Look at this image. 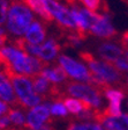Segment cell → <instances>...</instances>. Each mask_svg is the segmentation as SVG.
Listing matches in <instances>:
<instances>
[{
    "label": "cell",
    "instance_id": "obj_1",
    "mask_svg": "<svg viewBox=\"0 0 128 130\" xmlns=\"http://www.w3.org/2000/svg\"><path fill=\"white\" fill-rule=\"evenodd\" d=\"M31 12L20 1L12 3L7 15V29L15 36L25 35L34 21Z\"/></svg>",
    "mask_w": 128,
    "mask_h": 130
},
{
    "label": "cell",
    "instance_id": "obj_23",
    "mask_svg": "<svg viewBox=\"0 0 128 130\" xmlns=\"http://www.w3.org/2000/svg\"><path fill=\"white\" fill-rule=\"evenodd\" d=\"M121 45L122 48H128V31H126L121 36Z\"/></svg>",
    "mask_w": 128,
    "mask_h": 130
},
{
    "label": "cell",
    "instance_id": "obj_2",
    "mask_svg": "<svg viewBox=\"0 0 128 130\" xmlns=\"http://www.w3.org/2000/svg\"><path fill=\"white\" fill-rule=\"evenodd\" d=\"M80 58L89 65L91 72L95 77L100 79L101 81L110 84H120L122 79V73L115 68L114 65L106 62L97 60L92 54L87 51L80 52Z\"/></svg>",
    "mask_w": 128,
    "mask_h": 130
},
{
    "label": "cell",
    "instance_id": "obj_14",
    "mask_svg": "<svg viewBox=\"0 0 128 130\" xmlns=\"http://www.w3.org/2000/svg\"><path fill=\"white\" fill-rule=\"evenodd\" d=\"M40 76L46 78L48 81H51L52 84H57V83H62L64 80L67 79V73L64 69L58 65L56 68H46L39 73Z\"/></svg>",
    "mask_w": 128,
    "mask_h": 130
},
{
    "label": "cell",
    "instance_id": "obj_10",
    "mask_svg": "<svg viewBox=\"0 0 128 130\" xmlns=\"http://www.w3.org/2000/svg\"><path fill=\"white\" fill-rule=\"evenodd\" d=\"M98 54L103 59L106 60V63L114 64L118 59L121 58V55H123V50L113 43H103L98 48Z\"/></svg>",
    "mask_w": 128,
    "mask_h": 130
},
{
    "label": "cell",
    "instance_id": "obj_12",
    "mask_svg": "<svg viewBox=\"0 0 128 130\" xmlns=\"http://www.w3.org/2000/svg\"><path fill=\"white\" fill-rule=\"evenodd\" d=\"M46 36L45 29L43 27L40 22L38 21H34L31 23V26L29 27V29L25 32V40L29 42V43L34 44V45H37V44L42 43L44 38Z\"/></svg>",
    "mask_w": 128,
    "mask_h": 130
},
{
    "label": "cell",
    "instance_id": "obj_13",
    "mask_svg": "<svg viewBox=\"0 0 128 130\" xmlns=\"http://www.w3.org/2000/svg\"><path fill=\"white\" fill-rule=\"evenodd\" d=\"M22 1L27 5V7L31 8L34 12H36L38 15H40V18L44 21L46 22L53 21V18H52V15L46 8L45 0H22Z\"/></svg>",
    "mask_w": 128,
    "mask_h": 130
},
{
    "label": "cell",
    "instance_id": "obj_28",
    "mask_svg": "<svg viewBox=\"0 0 128 130\" xmlns=\"http://www.w3.org/2000/svg\"><path fill=\"white\" fill-rule=\"evenodd\" d=\"M0 68H1V65H0Z\"/></svg>",
    "mask_w": 128,
    "mask_h": 130
},
{
    "label": "cell",
    "instance_id": "obj_5",
    "mask_svg": "<svg viewBox=\"0 0 128 130\" xmlns=\"http://www.w3.org/2000/svg\"><path fill=\"white\" fill-rule=\"evenodd\" d=\"M59 65L72 78L78 79V80L88 81L89 84L92 80V73L89 72L84 65L76 62V60L70 58V57L66 56V55H61L59 57Z\"/></svg>",
    "mask_w": 128,
    "mask_h": 130
},
{
    "label": "cell",
    "instance_id": "obj_17",
    "mask_svg": "<svg viewBox=\"0 0 128 130\" xmlns=\"http://www.w3.org/2000/svg\"><path fill=\"white\" fill-rule=\"evenodd\" d=\"M104 93H105V96H106L111 102H121V100L125 98V94H123L122 91H118V89L109 88V89H106Z\"/></svg>",
    "mask_w": 128,
    "mask_h": 130
},
{
    "label": "cell",
    "instance_id": "obj_27",
    "mask_svg": "<svg viewBox=\"0 0 128 130\" xmlns=\"http://www.w3.org/2000/svg\"><path fill=\"white\" fill-rule=\"evenodd\" d=\"M127 84H128V78H127Z\"/></svg>",
    "mask_w": 128,
    "mask_h": 130
},
{
    "label": "cell",
    "instance_id": "obj_26",
    "mask_svg": "<svg viewBox=\"0 0 128 130\" xmlns=\"http://www.w3.org/2000/svg\"><path fill=\"white\" fill-rule=\"evenodd\" d=\"M103 130H110V129H103Z\"/></svg>",
    "mask_w": 128,
    "mask_h": 130
},
{
    "label": "cell",
    "instance_id": "obj_22",
    "mask_svg": "<svg viewBox=\"0 0 128 130\" xmlns=\"http://www.w3.org/2000/svg\"><path fill=\"white\" fill-rule=\"evenodd\" d=\"M8 110H9V108H8L7 103L4 102V101L0 99V117L4 116V115H6Z\"/></svg>",
    "mask_w": 128,
    "mask_h": 130
},
{
    "label": "cell",
    "instance_id": "obj_4",
    "mask_svg": "<svg viewBox=\"0 0 128 130\" xmlns=\"http://www.w3.org/2000/svg\"><path fill=\"white\" fill-rule=\"evenodd\" d=\"M67 92L73 96L79 98L83 102L90 105L92 108H98L101 105V96L99 91L90 85L69 83L67 85Z\"/></svg>",
    "mask_w": 128,
    "mask_h": 130
},
{
    "label": "cell",
    "instance_id": "obj_18",
    "mask_svg": "<svg viewBox=\"0 0 128 130\" xmlns=\"http://www.w3.org/2000/svg\"><path fill=\"white\" fill-rule=\"evenodd\" d=\"M67 130H103L100 125L93 123H72Z\"/></svg>",
    "mask_w": 128,
    "mask_h": 130
},
{
    "label": "cell",
    "instance_id": "obj_9",
    "mask_svg": "<svg viewBox=\"0 0 128 130\" xmlns=\"http://www.w3.org/2000/svg\"><path fill=\"white\" fill-rule=\"evenodd\" d=\"M0 99L6 103L11 105H19V100L15 96L13 85L11 80L3 71H0Z\"/></svg>",
    "mask_w": 128,
    "mask_h": 130
},
{
    "label": "cell",
    "instance_id": "obj_20",
    "mask_svg": "<svg viewBox=\"0 0 128 130\" xmlns=\"http://www.w3.org/2000/svg\"><path fill=\"white\" fill-rule=\"evenodd\" d=\"M7 15H8L7 0H0V26L7 20Z\"/></svg>",
    "mask_w": 128,
    "mask_h": 130
},
{
    "label": "cell",
    "instance_id": "obj_3",
    "mask_svg": "<svg viewBox=\"0 0 128 130\" xmlns=\"http://www.w3.org/2000/svg\"><path fill=\"white\" fill-rule=\"evenodd\" d=\"M13 85L14 92L19 100V105L23 108H34L42 102V98L35 93L32 86V81L30 78L20 76V74H11L8 77Z\"/></svg>",
    "mask_w": 128,
    "mask_h": 130
},
{
    "label": "cell",
    "instance_id": "obj_19",
    "mask_svg": "<svg viewBox=\"0 0 128 130\" xmlns=\"http://www.w3.org/2000/svg\"><path fill=\"white\" fill-rule=\"evenodd\" d=\"M50 110L51 113L56 115V116H66L67 115V108L65 107L64 103H61L60 101L54 102L53 105L50 106Z\"/></svg>",
    "mask_w": 128,
    "mask_h": 130
},
{
    "label": "cell",
    "instance_id": "obj_16",
    "mask_svg": "<svg viewBox=\"0 0 128 130\" xmlns=\"http://www.w3.org/2000/svg\"><path fill=\"white\" fill-rule=\"evenodd\" d=\"M9 119V121L13 123L15 127H25V123H27V120L24 117V115L19 110V109H11L7 111L6 114Z\"/></svg>",
    "mask_w": 128,
    "mask_h": 130
},
{
    "label": "cell",
    "instance_id": "obj_21",
    "mask_svg": "<svg viewBox=\"0 0 128 130\" xmlns=\"http://www.w3.org/2000/svg\"><path fill=\"white\" fill-rule=\"evenodd\" d=\"M6 43H7V35H6L5 30L0 27V48L5 46Z\"/></svg>",
    "mask_w": 128,
    "mask_h": 130
},
{
    "label": "cell",
    "instance_id": "obj_7",
    "mask_svg": "<svg viewBox=\"0 0 128 130\" xmlns=\"http://www.w3.org/2000/svg\"><path fill=\"white\" fill-rule=\"evenodd\" d=\"M50 103H47V105H38L34 107L28 113L25 127L29 130H36L44 125V122H46V120L50 116Z\"/></svg>",
    "mask_w": 128,
    "mask_h": 130
},
{
    "label": "cell",
    "instance_id": "obj_8",
    "mask_svg": "<svg viewBox=\"0 0 128 130\" xmlns=\"http://www.w3.org/2000/svg\"><path fill=\"white\" fill-rule=\"evenodd\" d=\"M89 32L103 38H113L118 35V31L112 26L109 16L100 14L97 15L96 21L89 29Z\"/></svg>",
    "mask_w": 128,
    "mask_h": 130
},
{
    "label": "cell",
    "instance_id": "obj_6",
    "mask_svg": "<svg viewBox=\"0 0 128 130\" xmlns=\"http://www.w3.org/2000/svg\"><path fill=\"white\" fill-rule=\"evenodd\" d=\"M46 8L50 12L51 15H53L56 20L59 22L60 27L67 28V29H76V24H75L74 18L70 11H68L66 7L57 1V0H45Z\"/></svg>",
    "mask_w": 128,
    "mask_h": 130
},
{
    "label": "cell",
    "instance_id": "obj_25",
    "mask_svg": "<svg viewBox=\"0 0 128 130\" xmlns=\"http://www.w3.org/2000/svg\"><path fill=\"white\" fill-rule=\"evenodd\" d=\"M122 1H125V3H126V4H127V5H128V0H122Z\"/></svg>",
    "mask_w": 128,
    "mask_h": 130
},
{
    "label": "cell",
    "instance_id": "obj_15",
    "mask_svg": "<svg viewBox=\"0 0 128 130\" xmlns=\"http://www.w3.org/2000/svg\"><path fill=\"white\" fill-rule=\"evenodd\" d=\"M89 12L95 13L96 11H101L104 13H110V8L106 0H79Z\"/></svg>",
    "mask_w": 128,
    "mask_h": 130
},
{
    "label": "cell",
    "instance_id": "obj_11",
    "mask_svg": "<svg viewBox=\"0 0 128 130\" xmlns=\"http://www.w3.org/2000/svg\"><path fill=\"white\" fill-rule=\"evenodd\" d=\"M60 49H61V45L54 38H50L44 44L38 46L37 57H39L40 59L45 60V62L46 60H51L53 58H56L58 52L60 51Z\"/></svg>",
    "mask_w": 128,
    "mask_h": 130
},
{
    "label": "cell",
    "instance_id": "obj_24",
    "mask_svg": "<svg viewBox=\"0 0 128 130\" xmlns=\"http://www.w3.org/2000/svg\"><path fill=\"white\" fill-rule=\"evenodd\" d=\"M36 130H53V128H52L51 124H44V125H42L40 128H38V129H36Z\"/></svg>",
    "mask_w": 128,
    "mask_h": 130
}]
</instances>
